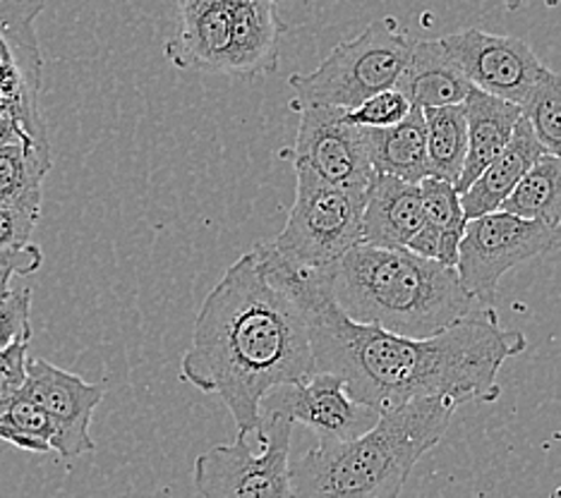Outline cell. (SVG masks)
I'll use <instances>...</instances> for the list:
<instances>
[{
    "mask_svg": "<svg viewBox=\"0 0 561 498\" xmlns=\"http://www.w3.org/2000/svg\"><path fill=\"white\" fill-rule=\"evenodd\" d=\"M461 106L468 127V153L461 177L456 183L458 195H463L476 183V177L488 169L496 153L506 149L514 137L516 123L520 120V106L476 86H470Z\"/></svg>",
    "mask_w": 561,
    "mask_h": 498,
    "instance_id": "2e32d148",
    "label": "cell"
},
{
    "mask_svg": "<svg viewBox=\"0 0 561 498\" xmlns=\"http://www.w3.org/2000/svg\"><path fill=\"white\" fill-rule=\"evenodd\" d=\"M260 252L266 271L302 312L314 372L343 377L351 398L377 413L417 398L494 403L502 395V367L526 350V336L504 328L488 304L430 338L358 324L341 312L320 271L278 257L270 242H260Z\"/></svg>",
    "mask_w": 561,
    "mask_h": 498,
    "instance_id": "6da1fadb",
    "label": "cell"
},
{
    "mask_svg": "<svg viewBox=\"0 0 561 498\" xmlns=\"http://www.w3.org/2000/svg\"><path fill=\"white\" fill-rule=\"evenodd\" d=\"M363 147L373 173L393 175L399 181L420 185L430 177L427 173V135L423 111L415 108L408 118L393 127H360Z\"/></svg>",
    "mask_w": 561,
    "mask_h": 498,
    "instance_id": "ac0fdd59",
    "label": "cell"
},
{
    "mask_svg": "<svg viewBox=\"0 0 561 498\" xmlns=\"http://www.w3.org/2000/svg\"><path fill=\"white\" fill-rule=\"evenodd\" d=\"M312 374L308 324L254 245L204 298L181 362V381L219 395L238 433L260 439L266 395Z\"/></svg>",
    "mask_w": 561,
    "mask_h": 498,
    "instance_id": "7a4b0ae2",
    "label": "cell"
},
{
    "mask_svg": "<svg viewBox=\"0 0 561 498\" xmlns=\"http://www.w3.org/2000/svg\"><path fill=\"white\" fill-rule=\"evenodd\" d=\"M286 32L278 0H178L163 50L178 70L252 82L278 70Z\"/></svg>",
    "mask_w": 561,
    "mask_h": 498,
    "instance_id": "5b68a950",
    "label": "cell"
},
{
    "mask_svg": "<svg viewBox=\"0 0 561 498\" xmlns=\"http://www.w3.org/2000/svg\"><path fill=\"white\" fill-rule=\"evenodd\" d=\"M36 223H39L36 213L0 207V252L30 245Z\"/></svg>",
    "mask_w": 561,
    "mask_h": 498,
    "instance_id": "83f0119b",
    "label": "cell"
},
{
    "mask_svg": "<svg viewBox=\"0 0 561 498\" xmlns=\"http://www.w3.org/2000/svg\"><path fill=\"white\" fill-rule=\"evenodd\" d=\"M415 42L393 18L369 22L353 38L341 42L312 72L293 74L288 84L298 104H320L351 111L365 99L393 89L413 54Z\"/></svg>",
    "mask_w": 561,
    "mask_h": 498,
    "instance_id": "8992f818",
    "label": "cell"
},
{
    "mask_svg": "<svg viewBox=\"0 0 561 498\" xmlns=\"http://www.w3.org/2000/svg\"><path fill=\"white\" fill-rule=\"evenodd\" d=\"M413 111L411 101H408L397 86L387 89V92H379L375 96L365 99L351 111H343V118H346L353 127H373V130H381V127H393L408 118V113Z\"/></svg>",
    "mask_w": 561,
    "mask_h": 498,
    "instance_id": "d4e9b609",
    "label": "cell"
},
{
    "mask_svg": "<svg viewBox=\"0 0 561 498\" xmlns=\"http://www.w3.org/2000/svg\"><path fill=\"white\" fill-rule=\"evenodd\" d=\"M520 5H523V0H506V8L512 10V12H514V10H518Z\"/></svg>",
    "mask_w": 561,
    "mask_h": 498,
    "instance_id": "f1b7e54d",
    "label": "cell"
},
{
    "mask_svg": "<svg viewBox=\"0 0 561 498\" xmlns=\"http://www.w3.org/2000/svg\"><path fill=\"white\" fill-rule=\"evenodd\" d=\"M266 413H278L293 425L314 431L317 445H334L363 437L379 419L375 407L353 401L346 381L331 372H314L293 386L274 389L266 395Z\"/></svg>",
    "mask_w": 561,
    "mask_h": 498,
    "instance_id": "7c38bea8",
    "label": "cell"
},
{
    "mask_svg": "<svg viewBox=\"0 0 561 498\" xmlns=\"http://www.w3.org/2000/svg\"><path fill=\"white\" fill-rule=\"evenodd\" d=\"M561 242V230L540 221H528L508 211L484 213L466 223V233L458 247L456 274L461 286L480 304H490L500 280L540 254L554 250Z\"/></svg>",
    "mask_w": 561,
    "mask_h": 498,
    "instance_id": "9c48e42d",
    "label": "cell"
},
{
    "mask_svg": "<svg viewBox=\"0 0 561 498\" xmlns=\"http://www.w3.org/2000/svg\"><path fill=\"white\" fill-rule=\"evenodd\" d=\"M545 153L547 151L538 142V137L533 135L530 123L523 118L520 113L512 142L506 144L502 153H496L488 169H484L476 177V183L461 195V209L466 221L500 211L508 195H512L523 177H526V173L545 157Z\"/></svg>",
    "mask_w": 561,
    "mask_h": 498,
    "instance_id": "9a60e30c",
    "label": "cell"
},
{
    "mask_svg": "<svg viewBox=\"0 0 561 498\" xmlns=\"http://www.w3.org/2000/svg\"><path fill=\"white\" fill-rule=\"evenodd\" d=\"M5 298V292H0V300H3Z\"/></svg>",
    "mask_w": 561,
    "mask_h": 498,
    "instance_id": "f546056e",
    "label": "cell"
},
{
    "mask_svg": "<svg viewBox=\"0 0 561 498\" xmlns=\"http://www.w3.org/2000/svg\"><path fill=\"white\" fill-rule=\"evenodd\" d=\"M290 433L293 421L278 413L264 415L254 437L238 433L195 460V487L202 498H290Z\"/></svg>",
    "mask_w": 561,
    "mask_h": 498,
    "instance_id": "ba28073f",
    "label": "cell"
},
{
    "mask_svg": "<svg viewBox=\"0 0 561 498\" xmlns=\"http://www.w3.org/2000/svg\"><path fill=\"white\" fill-rule=\"evenodd\" d=\"M397 89L415 108H442L461 106L470 92V82L446 54L439 38H435L415 42Z\"/></svg>",
    "mask_w": 561,
    "mask_h": 498,
    "instance_id": "e0dca14e",
    "label": "cell"
},
{
    "mask_svg": "<svg viewBox=\"0 0 561 498\" xmlns=\"http://www.w3.org/2000/svg\"><path fill=\"white\" fill-rule=\"evenodd\" d=\"M502 211L561 230V161L545 153L502 204Z\"/></svg>",
    "mask_w": 561,
    "mask_h": 498,
    "instance_id": "7402d4cb",
    "label": "cell"
},
{
    "mask_svg": "<svg viewBox=\"0 0 561 498\" xmlns=\"http://www.w3.org/2000/svg\"><path fill=\"white\" fill-rule=\"evenodd\" d=\"M520 113L542 149L561 161V74L545 70Z\"/></svg>",
    "mask_w": 561,
    "mask_h": 498,
    "instance_id": "cb8c5ba5",
    "label": "cell"
},
{
    "mask_svg": "<svg viewBox=\"0 0 561 498\" xmlns=\"http://www.w3.org/2000/svg\"><path fill=\"white\" fill-rule=\"evenodd\" d=\"M367 189L324 183L314 173L296 169L286 225L270 247L300 268H327L363 242V211Z\"/></svg>",
    "mask_w": 561,
    "mask_h": 498,
    "instance_id": "52a82bcc",
    "label": "cell"
},
{
    "mask_svg": "<svg viewBox=\"0 0 561 498\" xmlns=\"http://www.w3.org/2000/svg\"><path fill=\"white\" fill-rule=\"evenodd\" d=\"M30 343H15L0 352V401H10L27 381Z\"/></svg>",
    "mask_w": 561,
    "mask_h": 498,
    "instance_id": "4316f807",
    "label": "cell"
},
{
    "mask_svg": "<svg viewBox=\"0 0 561 498\" xmlns=\"http://www.w3.org/2000/svg\"><path fill=\"white\" fill-rule=\"evenodd\" d=\"M420 195H423L425 221L405 250L456 268L458 247H461L468 223L461 209V195L451 183L437 181V177H425L420 183Z\"/></svg>",
    "mask_w": 561,
    "mask_h": 498,
    "instance_id": "d6986e66",
    "label": "cell"
},
{
    "mask_svg": "<svg viewBox=\"0 0 561 498\" xmlns=\"http://www.w3.org/2000/svg\"><path fill=\"white\" fill-rule=\"evenodd\" d=\"M451 398H417L379 413L363 437L314 445L290 463V498H399L415 465L442 443Z\"/></svg>",
    "mask_w": 561,
    "mask_h": 498,
    "instance_id": "277c9868",
    "label": "cell"
},
{
    "mask_svg": "<svg viewBox=\"0 0 561 498\" xmlns=\"http://www.w3.org/2000/svg\"><path fill=\"white\" fill-rule=\"evenodd\" d=\"M320 276L353 322L408 338H430L461 324L480 302L461 286L456 268L411 250L355 245Z\"/></svg>",
    "mask_w": 561,
    "mask_h": 498,
    "instance_id": "3957f363",
    "label": "cell"
},
{
    "mask_svg": "<svg viewBox=\"0 0 561 498\" xmlns=\"http://www.w3.org/2000/svg\"><path fill=\"white\" fill-rule=\"evenodd\" d=\"M427 135V173L456 187L468 153V127L463 106L420 108Z\"/></svg>",
    "mask_w": 561,
    "mask_h": 498,
    "instance_id": "44dd1931",
    "label": "cell"
},
{
    "mask_svg": "<svg viewBox=\"0 0 561 498\" xmlns=\"http://www.w3.org/2000/svg\"><path fill=\"white\" fill-rule=\"evenodd\" d=\"M446 54L463 72L470 86L523 106L547 66L516 36L484 30H463L439 36Z\"/></svg>",
    "mask_w": 561,
    "mask_h": 498,
    "instance_id": "30bf717a",
    "label": "cell"
},
{
    "mask_svg": "<svg viewBox=\"0 0 561 498\" xmlns=\"http://www.w3.org/2000/svg\"><path fill=\"white\" fill-rule=\"evenodd\" d=\"M104 383H89L82 377L50 364L44 357H27V381L22 398L36 403L60 429L58 455L72 460L96 451L89 425L99 403L104 401Z\"/></svg>",
    "mask_w": 561,
    "mask_h": 498,
    "instance_id": "4fadbf2b",
    "label": "cell"
},
{
    "mask_svg": "<svg viewBox=\"0 0 561 498\" xmlns=\"http://www.w3.org/2000/svg\"><path fill=\"white\" fill-rule=\"evenodd\" d=\"M50 165L24 149L20 142L0 144V207L42 216L44 177Z\"/></svg>",
    "mask_w": 561,
    "mask_h": 498,
    "instance_id": "603a6c76",
    "label": "cell"
},
{
    "mask_svg": "<svg viewBox=\"0 0 561 498\" xmlns=\"http://www.w3.org/2000/svg\"><path fill=\"white\" fill-rule=\"evenodd\" d=\"M48 0H0V72L18 74L42 92L44 58L36 36V18Z\"/></svg>",
    "mask_w": 561,
    "mask_h": 498,
    "instance_id": "ffe728a7",
    "label": "cell"
},
{
    "mask_svg": "<svg viewBox=\"0 0 561 498\" xmlns=\"http://www.w3.org/2000/svg\"><path fill=\"white\" fill-rule=\"evenodd\" d=\"M423 195L420 185L393 175L375 173L367 187L363 211V242L375 247L405 250L423 228Z\"/></svg>",
    "mask_w": 561,
    "mask_h": 498,
    "instance_id": "5bb4252c",
    "label": "cell"
},
{
    "mask_svg": "<svg viewBox=\"0 0 561 498\" xmlns=\"http://www.w3.org/2000/svg\"><path fill=\"white\" fill-rule=\"evenodd\" d=\"M32 312V290L18 288L8 290L0 300V352L15 343H30L34 331L30 322Z\"/></svg>",
    "mask_w": 561,
    "mask_h": 498,
    "instance_id": "484cf974",
    "label": "cell"
},
{
    "mask_svg": "<svg viewBox=\"0 0 561 498\" xmlns=\"http://www.w3.org/2000/svg\"><path fill=\"white\" fill-rule=\"evenodd\" d=\"M298 111V135L290 149L293 169H305L324 183L367 189L373 183V165L367 161L360 127L343 118L341 108L290 101Z\"/></svg>",
    "mask_w": 561,
    "mask_h": 498,
    "instance_id": "8fae6325",
    "label": "cell"
}]
</instances>
